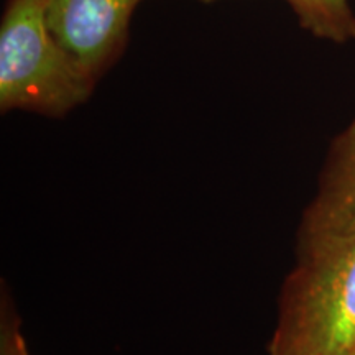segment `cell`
<instances>
[{
	"label": "cell",
	"mask_w": 355,
	"mask_h": 355,
	"mask_svg": "<svg viewBox=\"0 0 355 355\" xmlns=\"http://www.w3.org/2000/svg\"><path fill=\"white\" fill-rule=\"evenodd\" d=\"M96 79L50 32L46 0H7L0 24V109L61 117L87 101Z\"/></svg>",
	"instance_id": "obj_1"
},
{
	"label": "cell",
	"mask_w": 355,
	"mask_h": 355,
	"mask_svg": "<svg viewBox=\"0 0 355 355\" xmlns=\"http://www.w3.org/2000/svg\"><path fill=\"white\" fill-rule=\"evenodd\" d=\"M141 0H46V21L61 48L92 79L114 63L127 43Z\"/></svg>",
	"instance_id": "obj_3"
},
{
	"label": "cell",
	"mask_w": 355,
	"mask_h": 355,
	"mask_svg": "<svg viewBox=\"0 0 355 355\" xmlns=\"http://www.w3.org/2000/svg\"><path fill=\"white\" fill-rule=\"evenodd\" d=\"M201 2H214V0H201Z\"/></svg>",
	"instance_id": "obj_7"
},
{
	"label": "cell",
	"mask_w": 355,
	"mask_h": 355,
	"mask_svg": "<svg viewBox=\"0 0 355 355\" xmlns=\"http://www.w3.org/2000/svg\"><path fill=\"white\" fill-rule=\"evenodd\" d=\"M0 355H30L19 321L3 318L0 329Z\"/></svg>",
	"instance_id": "obj_6"
},
{
	"label": "cell",
	"mask_w": 355,
	"mask_h": 355,
	"mask_svg": "<svg viewBox=\"0 0 355 355\" xmlns=\"http://www.w3.org/2000/svg\"><path fill=\"white\" fill-rule=\"evenodd\" d=\"M339 173L318 216L316 235L355 234V123L340 150Z\"/></svg>",
	"instance_id": "obj_4"
},
{
	"label": "cell",
	"mask_w": 355,
	"mask_h": 355,
	"mask_svg": "<svg viewBox=\"0 0 355 355\" xmlns=\"http://www.w3.org/2000/svg\"><path fill=\"white\" fill-rule=\"evenodd\" d=\"M301 25L321 38L345 42L355 38V17L347 0H286Z\"/></svg>",
	"instance_id": "obj_5"
},
{
	"label": "cell",
	"mask_w": 355,
	"mask_h": 355,
	"mask_svg": "<svg viewBox=\"0 0 355 355\" xmlns=\"http://www.w3.org/2000/svg\"><path fill=\"white\" fill-rule=\"evenodd\" d=\"M355 354V234L316 235L270 355Z\"/></svg>",
	"instance_id": "obj_2"
},
{
	"label": "cell",
	"mask_w": 355,
	"mask_h": 355,
	"mask_svg": "<svg viewBox=\"0 0 355 355\" xmlns=\"http://www.w3.org/2000/svg\"><path fill=\"white\" fill-rule=\"evenodd\" d=\"M354 355H355V354H354Z\"/></svg>",
	"instance_id": "obj_8"
}]
</instances>
